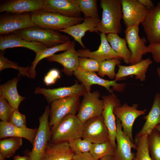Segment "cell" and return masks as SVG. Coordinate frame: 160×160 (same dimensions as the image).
I'll list each match as a JSON object with an SVG mask.
<instances>
[{
  "mask_svg": "<svg viewBox=\"0 0 160 160\" xmlns=\"http://www.w3.org/2000/svg\"><path fill=\"white\" fill-rule=\"evenodd\" d=\"M79 58L75 49V43L73 41L70 47L64 52L55 54L46 59L49 62H56L61 64L63 67L62 71L67 76H71L79 67Z\"/></svg>",
  "mask_w": 160,
  "mask_h": 160,
  "instance_id": "d6986e66",
  "label": "cell"
},
{
  "mask_svg": "<svg viewBox=\"0 0 160 160\" xmlns=\"http://www.w3.org/2000/svg\"><path fill=\"white\" fill-rule=\"evenodd\" d=\"M101 43L98 49L94 52L89 49H80L77 51L79 57H84L101 62L114 58H120L117 53L112 49L108 41L106 34H100Z\"/></svg>",
  "mask_w": 160,
  "mask_h": 160,
  "instance_id": "44dd1931",
  "label": "cell"
},
{
  "mask_svg": "<svg viewBox=\"0 0 160 160\" xmlns=\"http://www.w3.org/2000/svg\"><path fill=\"white\" fill-rule=\"evenodd\" d=\"M50 107L46 106L43 114L39 117V126L33 145L29 152V160H42L48 142L51 140V133L49 117Z\"/></svg>",
  "mask_w": 160,
  "mask_h": 160,
  "instance_id": "5b68a950",
  "label": "cell"
},
{
  "mask_svg": "<svg viewBox=\"0 0 160 160\" xmlns=\"http://www.w3.org/2000/svg\"><path fill=\"white\" fill-rule=\"evenodd\" d=\"M26 48L36 53L48 47L42 43L29 41L22 39L11 33L4 35H0V49H5L15 47Z\"/></svg>",
  "mask_w": 160,
  "mask_h": 160,
  "instance_id": "cb8c5ba5",
  "label": "cell"
},
{
  "mask_svg": "<svg viewBox=\"0 0 160 160\" xmlns=\"http://www.w3.org/2000/svg\"><path fill=\"white\" fill-rule=\"evenodd\" d=\"M122 19L126 28L139 25L144 20L150 10L137 0H121Z\"/></svg>",
  "mask_w": 160,
  "mask_h": 160,
  "instance_id": "5bb4252c",
  "label": "cell"
},
{
  "mask_svg": "<svg viewBox=\"0 0 160 160\" xmlns=\"http://www.w3.org/2000/svg\"><path fill=\"white\" fill-rule=\"evenodd\" d=\"M79 138L69 141L70 148L75 154L89 152L92 143L85 139Z\"/></svg>",
  "mask_w": 160,
  "mask_h": 160,
  "instance_id": "74e56055",
  "label": "cell"
},
{
  "mask_svg": "<svg viewBox=\"0 0 160 160\" xmlns=\"http://www.w3.org/2000/svg\"><path fill=\"white\" fill-rule=\"evenodd\" d=\"M44 0H10L0 4V12L12 14L34 12L42 9Z\"/></svg>",
  "mask_w": 160,
  "mask_h": 160,
  "instance_id": "ffe728a7",
  "label": "cell"
},
{
  "mask_svg": "<svg viewBox=\"0 0 160 160\" xmlns=\"http://www.w3.org/2000/svg\"><path fill=\"white\" fill-rule=\"evenodd\" d=\"M9 123L19 127H26V121L25 115L20 113L18 109L15 110L11 117Z\"/></svg>",
  "mask_w": 160,
  "mask_h": 160,
  "instance_id": "60d3db41",
  "label": "cell"
},
{
  "mask_svg": "<svg viewBox=\"0 0 160 160\" xmlns=\"http://www.w3.org/2000/svg\"><path fill=\"white\" fill-rule=\"evenodd\" d=\"M38 128H29L27 127H19L9 122L0 121V139L8 137H18L28 140L32 144L36 135Z\"/></svg>",
  "mask_w": 160,
  "mask_h": 160,
  "instance_id": "d4e9b609",
  "label": "cell"
},
{
  "mask_svg": "<svg viewBox=\"0 0 160 160\" xmlns=\"http://www.w3.org/2000/svg\"><path fill=\"white\" fill-rule=\"evenodd\" d=\"M100 94L98 90L92 92H87L83 96L77 115L84 124L87 120L101 115L103 109L104 103L100 99Z\"/></svg>",
  "mask_w": 160,
  "mask_h": 160,
  "instance_id": "9c48e42d",
  "label": "cell"
},
{
  "mask_svg": "<svg viewBox=\"0 0 160 160\" xmlns=\"http://www.w3.org/2000/svg\"><path fill=\"white\" fill-rule=\"evenodd\" d=\"M147 137V135L136 136L135 144L137 152L133 160H152L148 151Z\"/></svg>",
  "mask_w": 160,
  "mask_h": 160,
  "instance_id": "836d02e7",
  "label": "cell"
},
{
  "mask_svg": "<svg viewBox=\"0 0 160 160\" xmlns=\"http://www.w3.org/2000/svg\"><path fill=\"white\" fill-rule=\"evenodd\" d=\"M137 0L140 3L149 10H150L155 6L153 2L151 0Z\"/></svg>",
  "mask_w": 160,
  "mask_h": 160,
  "instance_id": "f6af8a7d",
  "label": "cell"
},
{
  "mask_svg": "<svg viewBox=\"0 0 160 160\" xmlns=\"http://www.w3.org/2000/svg\"><path fill=\"white\" fill-rule=\"evenodd\" d=\"M60 78V73L56 69L50 70L45 76L44 81L45 84L49 86L54 84L57 80Z\"/></svg>",
  "mask_w": 160,
  "mask_h": 160,
  "instance_id": "b9f144b4",
  "label": "cell"
},
{
  "mask_svg": "<svg viewBox=\"0 0 160 160\" xmlns=\"http://www.w3.org/2000/svg\"><path fill=\"white\" fill-rule=\"evenodd\" d=\"M42 10L70 17L81 15L77 0H44Z\"/></svg>",
  "mask_w": 160,
  "mask_h": 160,
  "instance_id": "ac0fdd59",
  "label": "cell"
},
{
  "mask_svg": "<svg viewBox=\"0 0 160 160\" xmlns=\"http://www.w3.org/2000/svg\"><path fill=\"white\" fill-rule=\"evenodd\" d=\"M145 121L141 130L136 135L140 137L148 136L160 124V94L154 96L152 107L148 114L144 117Z\"/></svg>",
  "mask_w": 160,
  "mask_h": 160,
  "instance_id": "4316f807",
  "label": "cell"
},
{
  "mask_svg": "<svg viewBox=\"0 0 160 160\" xmlns=\"http://www.w3.org/2000/svg\"><path fill=\"white\" fill-rule=\"evenodd\" d=\"M33 22L41 28L59 31L82 23L84 18L70 17L42 10L32 13Z\"/></svg>",
  "mask_w": 160,
  "mask_h": 160,
  "instance_id": "277c9868",
  "label": "cell"
},
{
  "mask_svg": "<svg viewBox=\"0 0 160 160\" xmlns=\"http://www.w3.org/2000/svg\"><path fill=\"white\" fill-rule=\"evenodd\" d=\"M148 147L152 160H160V132L154 129L147 137Z\"/></svg>",
  "mask_w": 160,
  "mask_h": 160,
  "instance_id": "d6a6232c",
  "label": "cell"
},
{
  "mask_svg": "<svg viewBox=\"0 0 160 160\" xmlns=\"http://www.w3.org/2000/svg\"><path fill=\"white\" fill-rule=\"evenodd\" d=\"M155 129L160 132V124L156 126Z\"/></svg>",
  "mask_w": 160,
  "mask_h": 160,
  "instance_id": "f907efd6",
  "label": "cell"
},
{
  "mask_svg": "<svg viewBox=\"0 0 160 160\" xmlns=\"http://www.w3.org/2000/svg\"><path fill=\"white\" fill-rule=\"evenodd\" d=\"M153 63L150 58L142 60L139 63L129 66L118 65L119 69L115 80L116 81L127 76L134 75L141 81H144L148 69Z\"/></svg>",
  "mask_w": 160,
  "mask_h": 160,
  "instance_id": "7402d4cb",
  "label": "cell"
},
{
  "mask_svg": "<svg viewBox=\"0 0 160 160\" xmlns=\"http://www.w3.org/2000/svg\"><path fill=\"white\" fill-rule=\"evenodd\" d=\"M87 90L82 84L76 82L69 87H60L50 89L37 87L35 89V94L43 95L47 102L51 103L53 101L61 98L70 97L83 96Z\"/></svg>",
  "mask_w": 160,
  "mask_h": 160,
  "instance_id": "9a60e30c",
  "label": "cell"
},
{
  "mask_svg": "<svg viewBox=\"0 0 160 160\" xmlns=\"http://www.w3.org/2000/svg\"><path fill=\"white\" fill-rule=\"evenodd\" d=\"M13 68L19 71L18 76L22 75L30 78L29 71L30 67L19 66L18 64L15 62L9 60L4 56V53L1 51L0 53V71L5 69Z\"/></svg>",
  "mask_w": 160,
  "mask_h": 160,
  "instance_id": "8d00e7d4",
  "label": "cell"
},
{
  "mask_svg": "<svg viewBox=\"0 0 160 160\" xmlns=\"http://www.w3.org/2000/svg\"><path fill=\"white\" fill-rule=\"evenodd\" d=\"M73 75L84 86L87 91L90 92L91 86L96 84L105 88L110 94H113V90L121 92L126 86L125 83H118L116 80H108L100 77L95 72H90L78 68Z\"/></svg>",
  "mask_w": 160,
  "mask_h": 160,
  "instance_id": "52a82bcc",
  "label": "cell"
},
{
  "mask_svg": "<svg viewBox=\"0 0 160 160\" xmlns=\"http://www.w3.org/2000/svg\"><path fill=\"white\" fill-rule=\"evenodd\" d=\"M137 103L131 106L125 103L122 105L115 108L113 110L114 114L120 121L124 133L134 143L132 130L133 124L139 116L145 114L146 110L137 109Z\"/></svg>",
  "mask_w": 160,
  "mask_h": 160,
  "instance_id": "8fae6325",
  "label": "cell"
},
{
  "mask_svg": "<svg viewBox=\"0 0 160 160\" xmlns=\"http://www.w3.org/2000/svg\"><path fill=\"white\" fill-rule=\"evenodd\" d=\"M141 24L149 44H160V1L150 10Z\"/></svg>",
  "mask_w": 160,
  "mask_h": 160,
  "instance_id": "2e32d148",
  "label": "cell"
},
{
  "mask_svg": "<svg viewBox=\"0 0 160 160\" xmlns=\"http://www.w3.org/2000/svg\"><path fill=\"white\" fill-rule=\"evenodd\" d=\"M12 33L26 41L41 43L49 47L70 41L68 36L57 31L44 29L38 26L20 30Z\"/></svg>",
  "mask_w": 160,
  "mask_h": 160,
  "instance_id": "3957f363",
  "label": "cell"
},
{
  "mask_svg": "<svg viewBox=\"0 0 160 160\" xmlns=\"http://www.w3.org/2000/svg\"><path fill=\"white\" fill-rule=\"evenodd\" d=\"M106 38L112 48L119 57L122 58L126 64H129L132 54L127 47L125 39L121 38L116 33L108 34Z\"/></svg>",
  "mask_w": 160,
  "mask_h": 160,
  "instance_id": "f1b7e54d",
  "label": "cell"
},
{
  "mask_svg": "<svg viewBox=\"0 0 160 160\" xmlns=\"http://www.w3.org/2000/svg\"><path fill=\"white\" fill-rule=\"evenodd\" d=\"M82 138L92 143L109 140V133L102 115L91 119L84 124Z\"/></svg>",
  "mask_w": 160,
  "mask_h": 160,
  "instance_id": "4fadbf2b",
  "label": "cell"
},
{
  "mask_svg": "<svg viewBox=\"0 0 160 160\" xmlns=\"http://www.w3.org/2000/svg\"><path fill=\"white\" fill-rule=\"evenodd\" d=\"M6 158L0 153V160H5Z\"/></svg>",
  "mask_w": 160,
  "mask_h": 160,
  "instance_id": "681fc988",
  "label": "cell"
},
{
  "mask_svg": "<svg viewBox=\"0 0 160 160\" xmlns=\"http://www.w3.org/2000/svg\"><path fill=\"white\" fill-rule=\"evenodd\" d=\"M68 142L55 143L49 141L42 160H71L74 155Z\"/></svg>",
  "mask_w": 160,
  "mask_h": 160,
  "instance_id": "484cf974",
  "label": "cell"
},
{
  "mask_svg": "<svg viewBox=\"0 0 160 160\" xmlns=\"http://www.w3.org/2000/svg\"><path fill=\"white\" fill-rule=\"evenodd\" d=\"M102 98L104 107L101 115L109 131V140L116 148V118L113 110L115 108L121 105L120 101L113 93L103 95Z\"/></svg>",
  "mask_w": 160,
  "mask_h": 160,
  "instance_id": "7c38bea8",
  "label": "cell"
},
{
  "mask_svg": "<svg viewBox=\"0 0 160 160\" xmlns=\"http://www.w3.org/2000/svg\"><path fill=\"white\" fill-rule=\"evenodd\" d=\"M115 149L108 140L100 143H92L89 152L95 158L100 160L106 156H113Z\"/></svg>",
  "mask_w": 160,
  "mask_h": 160,
  "instance_id": "1f68e13d",
  "label": "cell"
},
{
  "mask_svg": "<svg viewBox=\"0 0 160 160\" xmlns=\"http://www.w3.org/2000/svg\"><path fill=\"white\" fill-rule=\"evenodd\" d=\"M15 110L6 99L0 96V119L1 121L9 122Z\"/></svg>",
  "mask_w": 160,
  "mask_h": 160,
  "instance_id": "ab89813d",
  "label": "cell"
},
{
  "mask_svg": "<svg viewBox=\"0 0 160 160\" xmlns=\"http://www.w3.org/2000/svg\"><path fill=\"white\" fill-rule=\"evenodd\" d=\"M79 97H68L55 100L51 103L49 121L50 128L55 126L67 115L76 114L81 104Z\"/></svg>",
  "mask_w": 160,
  "mask_h": 160,
  "instance_id": "8992f818",
  "label": "cell"
},
{
  "mask_svg": "<svg viewBox=\"0 0 160 160\" xmlns=\"http://www.w3.org/2000/svg\"><path fill=\"white\" fill-rule=\"evenodd\" d=\"M101 62L89 58L79 57L78 67L88 72H98Z\"/></svg>",
  "mask_w": 160,
  "mask_h": 160,
  "instance_id": "f35d334b",
  "label": "cell"
},
{
  "mask_svg": "<svg viewBox=\"0 0 160 160\" xmlns=\"http://www.w3.org/2000/svg\"><path fill=\"white\" fill-rule=\"evenodd\" d=\"M13 159L14 160H29V152L23 156H20L18 155L15 156L13 157Z\"/></svg>",
  "mask_w": 160,
  "mask_h": 160,
  "instance_id": "bcb514c9",
  "label": "cell"
},
{
  "mask_svg": "<svg viewBox=\"0 0 160 160\" xmlns=\"http://www.w3.org/2000/svg\"><path fill=\"white\" fill-rule=\"evenodd\" d=\"M73 159L74 160H100L95 158L89 152L74 154Z\"/></svg>",
  "mask_w": 160,
  "mask_h": 160,
  "instance_id": "ee69618b",
  "label": "cell"
},
{
  "mask_svg": "<svg viewBox=\"0 0 160 160\" xmlns=\"http://www.w3.org/2000/svg\"><path fill=\"white\" fill-rule=\"evenodd\" d=\"M100 20V19L92 18H84L82 23L59 31L71 36L75 41L79 43L83 49H85L86 47L82 41V38L87 31L91 32H97L96 27Z\"/></svg>",
  "mask_w": 160,
  "mask_h": 160,
  "instance_id": "603a6c76",
  "label": "cell"
},
{
  "mask_svg": "<svg viewBox=\"0 0 160 160\" xmlns=\"http://www.w3.org/2000/svg\"><path fill=\"white\" fill-rule=\"evenodd\" d=\"M83 129L84 124L77 115H67L55 126L51 128L50 141L59 143L82 138Z\"/></svg>",
  "mask_w": 160,
  "mask_h": 160,
  "instance_id": "7a4b0ae2",
  "label": "cell"
},
{
  "mask_svg": "<svg viewBox=\"0 0 160 160\" xmlns=\"http://www.w3.org/2000/svg\"><path fill=\"white\" fill-rule=\"evenodd\" d=\"M121 63L119 58H114L108 59L101 62L98 71V76L104 77L107 76L110 79H113L115 78L116 74L115 71V67Z\"/></svg>",
  "mask_w": 160,
  "mask_h": 160,
  "instance_id": "e575fe53",
  "label": "cell"
},
{
  "mask_svg": "<svg viewBox=\"0 0 160 160\" xmlns=\"http://www.w3.org/2000/svg\"><path fill=\"white\" fill-rule=\"evenodd\" d=\"M139 25L129 27L124 31L125 39L132 54L130 65L139 63L142 60L143 55L150 53L148 46L145 45L147 39L145 37L140 38L139 36Z\"/></svg>",
  "mask_w": 160,
  "mask_h": 160,
  "instance_id": "ba28073f",
  "label": "cell"
},
{
  "mask_svg": "<svg viewBox=\"0 0 160 160\" xmlns=\"http://www.w3.org/2000/svg\"><path fill=\"white\" fill-rule=\"evenodd\" d=\"M73 160V159H72V160Z\"/></svg>",
  "mask_w": 160,
  "mask_h": 160,
  "instance_id": "816d5d0a",
  "label": "cell"
},
{
  "mask_svg": "<svg viewBox=\"0 0 160 160\" xmlns=\"http://www.w3.org/2000/svg\"><path fill=\"white\" fill-rule=\"evenodd\" d=\"M117 144L113 156L115 160H133L135 156L131 149H136L135 145L123 131L121 122L116 117Z\"/></svg>",
  "mask_w": 160,
  "mask_h": 160,
  "instance_id": "e0dca14e",
  "label": "cell"
},
{
  "mask_svg": "<svg viewBox=\"0 0 160 160\" xmlns=\"http://www.w3.org/2000/svg\"><path fill=\"white\" fill-rule=\"evenodd\" d=\"M22 138L10 137L0 141V153L6 158L13 156L16 151L22 145Z\"/></svg>",
  "mask_w": 160,
  "mask_h": 160,
  "instance_id": "4dcf8cb0",
  "label": "cell"
},
{
  "mask_svg": "<svg viewBox=\"0 0 160 160\" xmlns=\"http://www.w3.org/2000/svg\"><path fill=\"white\" fill-rule=\"evenodd\" d=\"M156 71L158 73V74L159 77V78L160 80V68L159 67H158L157 68L156 70Z\"/></svg>",
  "mask_w": 160,
  "mask_h": 160,
  "instance_id": "c3c4849f",
  "label": "cell"
},
{
  "mask_svg": "<svg viewBox=\"0 0 160 160\" xmlns=\"http://www.w3.org/2000/svg\"><path fill=\"white\" fill-rule=\"evenodd\" d=\"M72 41H69L63 44L50 47H47L36 53V56L30 67L29 74L30 78L34 79L36 76V67L38 63L44 58L51 56L58 52L65 51L70 46Z\"/></svg>",
  "mask_w": 160,
  "mask_h": 160,
  "instance_id": "f546056e",
  "label": "cell"
},
{
  "mask_svg": "<svg viewBox=\"0 0 160 160\" xmlns=\"http://www.w3.org/2000/svg\"><path fill=\"white\" fill-rule=\"evenodd\" d=\"M81 12L84 18L99 19L96 0H77Z\"/></svg>",
  "mask_w": 160,
  "mask_h": 160,
  "instance_id": "d590c367",
  "label": "cell"
},
{
  "mask_svg": "<svg viewBox=\"0 0 160 160\" xmlns=\"http://www.w3.org/2000/svg\"><path fill=\"white\" fill-rule=\"evenodd\" d=\"M100 160H115V159L113 156H108L100 159Z\"/></svg>",
  "mask_w": 160,
  "mask_h": 160,
  "instance_id": "7dc6e473",
  "label": "cell"
},
{
  "mask_svg": "<svg viewBox=\"0 0 160 160\" xmlns=\"http://www.w3.org/2000/svg\"><path fill=\"white\" fill-rule=\"evenodd\" d=\"M36 26H37L31 19V14L8 13L1 16L0 34L6 35L20 30Z\"/></svg>",
  "mask_w": 160,
  "mask_h": 160,
  "instance_id": "30bf717a",
  "label": "cell"
},
{
  "mask_svg": "<svg viewBox=\"0 0 160 160\" xmlns=\"http://www.w3.org/2000/svg\"><path fill=\"white\" fill-rule=\"evenodd\" d=\"M148 46L154 61L157 63H160V44H149Z\"/></svg>",
  "mask_w": 160,
  "mask_h": 160,
  "instance_id": "7bdbcfd3",
  "label": "cell"
},
{
  "mask_svg": "<svg viewBox=\"0 0 160 160\" xmlns=\"http://www.w3.org/2000/svg\"><path fill=\"white\" fill-rule=\"evenodd\" d=\"M19 80V77H15L0 86V96L6 99L15 110L18 109L21 103L25 99L18 93L17 85Z\"/></svg>",
  "mask_w": 160,
  "mask_h": 160,
  "instance_id": "83f0119b",
  "label": "cell"
},
{
  "mask_svg": "<svg viewBox=\"0 0 160 160\" xmlns=\"http://www.w3.org/2000/svg\"><path fill=\"white\" fill-rule=\"evenodd\" d=\"M102 18L96 27L97 31L106 34H118L121 32L123 18L121 0H100Z\"/></svg>",
  "mask_w": 160,
  "mask_h": 160,
  "instance_id": "6da1fadb",
  "label": "cell"
}]
</instances>
